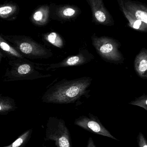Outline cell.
I'll return each mask as SVG.
<instances>
[{"mask_svg": "<svg viewBox=\"0 0 147 147\" xmlns=\"http://www.w3.org/2000/svg\"><path fill=\"white\" fill-rule=\"evenodd\" d=\"M92 79L84 77L72 80L63 79L48 88L41 98L43 102L57 104L73 103L89 94Z\"/></svg>", "mask_w": 147, "mask_h": 147, "instance_id": "1", "label": "cell"}, {"mask_svg": "<svg viewBox=\"0 0 147 147\" xmlns=\"http://www.w3.org/2000/svg\"><path fill=\"white\" fill-rule=\"evenodd\" d=\"M3 75V81L33 80L51 76L45 74L42 65L32 62L26 58L10 59Z\"/></svg>", "mask_w": 147, "mask_h": 147, "instance_id": "2", "label": "cell"}, {"mask_svg": "<svg viewBox=\"0 0 147 147\" xmlns=\"http://www.w3.org/2000/svg\"><path fill=\"white\" fill-rule=\"evenodd\" d=\"M2 35L14 48L26 58L47 59L53 56L52 52L50 49L36 42L29 36Z\"/></svg>", "mask_w": 147, "mask_h": 147, "instance_id": "3", "label": "cell"}, {"mask_svg": "<svg viewBox=\"0 0 147 147\" xmlns=\"http://www.w3.org/2000/svg\"><path fill=\"white\" fill-rule=\"evenodd\" d=\"M91 39L97 52L104 60L115 64L123 63L124 58L120 51L121 44L118 40L108 36L98 37L95 34Z\"/></svg>", "mask_w": 147, "mask_h": 147, "instance_id": "4", "label": "cell"}, {"mask_svg": "<svg viewBox=\"0 0 147 147\" xmlns=\"http://www.w3.org/2000/svg\"><path fill=\"white\" fill-rule=\"evenodd\" d=\"M44 140L52 141L56 147H72L69 129L64 120L50 117L46 125Z\"/></svg>", "mask_w": 147, "mask_h": 147, "instance_id": "5", "label": "cell"}, {"mask_svg": "<svg viewBox=\"0 0 147 147\" xmlns=\"http://www.w3.org/2000/svg\"><path fill=\"white\" fill-rule=\"evenodd\" d=\"M74 124L91 133L119 141L103 126L97 117L91 113L88 117L85 115L79 117L75 120Z\"/></svg>", "mask_w": 147, "mask_h": 147, "instance_id": "6", "label": "cell"}, {"mask_svg": "<svg viewBox=\"0 0 147 147\" xmlns=\"http://www.w3.org/2000/svg\"><path fill=\"white\" fill-rule=\"evenodd\" d=\"M49 7L50 18L62 23L75 20L82 13L78 7L72 4L51 3Z\"/></svg>", "mask_w": 147, "mask_h": 147, "instance_id": "7", "label": "cell"}, {"mask_svg": "<svg viewBox=\"0 0 147 147\" xmlns=\"http://www.w3.org/2000/svg\"><path fill=\"white\" fill-rule=\"evenodd\" d=\"M86 1L91 10L92 22L96 25L114 26L113 16L104 6L103 0H86Z\"/></svg>", "mask_w": 147, "mask_h": 147, "instance_id": "8", "label": "cell"}, {"mask_svg": "<svg viewBox=\"0 0 147 147\" xmlns=\"http://www.w3.org/2000/svg\"><path fill=\"white\" fill-rule=\"evenodd\" d=\"M121 11L147 24V7L138 1L117 0Z\"/></svg>", "mask_w": 147, "mask_h": 147, "instance_id": "9", "label": "cell"}, {"mask_svg": "<svg viewBox=\"0 0 147 147\" xmlns=\"http://www.w3.org/2000/svg\"><path fill=\"white\" fill-rule=\"evenodd\" d=\"M94 56L87 49H82L74 56H69L60 63L51 64L46 69V71L64 67L79 66L88 63L93 60Z\"/></svg>", "mask_w": 147, "mask_h": 147, "instance_id": "10", "label": "cell"}, {"mask_svg": "<svg viewBox=\"0 0 147 147\" xmlns=\"http://www.w3.org/2000/svg\"><path fill=\"white\" fill-rule=\"evenodd\" d=\"M50 7L47 4L37 7L30 16V21L37 26H45L50 21Z\"/></svg>", "mask_w": 147, "mask_h": 147, "instance_id": "11", "label": "cell"}, {"mask_svg": "<svg viewBox=\"0 0 147 147\" xmlns=\"http://www.w3.org/2000/svg\"><path fill=\"white\" fill-rule=\"evenodd\" d=\"M134 69L137 75L143 79L147 78V50L143 48L135 59Z\"/></svg>", "mask_w": 147, "mask_h": 147, "instance_id": "12", "label": "cell"}, {"mask_svg": "<svg viewBox=\"0 0 147 147\" xmlns=\"http://www.w3.org/2000/svg\"><path fill=\"white\" fill-rule=\"evenodd\" d=\"M20 8L18 4L10 2L0 4V18L7 21L15 20L19 14Z\"/></svg>", "mask_w": 147, "mask_h": 147, "instance_id": "13", "label": "cell"}, {"mask_svg": "<svg viewBox=\"0 0 147 147\" xmlns=\"http://www.w3.org/2000/svg\"><path fill=\"white\" fill-rule=\"evenodd\" d=\"M0 50L5 57H8L11 59H10L25 58L23 55L17 51L3 38L1 33H0Z\"/></svg>", "mask_w": 147, "mask_h": 147, "instance_id": "14", "label": "cell"}, {"mask_svg": "<svg viewBox=\"0 0 147 147\" xmlns=\"http://www.w3.org/2000/svg\"><path fill=\"white\" fill-rule=\"evenodd\" d=\"M17 109L15 100L8 96L0 95V115H7Z\"/></svg>", "mask_w": 147, "mask_h": 147, "instance_id": "15", "label": "cell"}, {"mask_svg": "<svg viewBox=\"0 0 147 147\" xmlns=\"http://www.w3.org/2000/svg\"><path fill=\"white\" fill-rule=\"evenodd\" d=\"M43 40L52 45L59 48H62L64 46V41L60 34L56 32H50L42 35Z\"/></svg>", "mask_w": 147, "mask_h": 147, "instance_id": "16", "label": "cell"}, {"mask_svg": "<svg viewBox=\"0 0 147 147\" xmlns=\"http://www.w3.org/2000/svg\"><path fill=\"white\" fill-rule=\"evenodd\" d=\"M33 129L25 131L10 145L0 147H25L29 141L33 134Z\"/></svg>", "mask_w": 147, "mask_h": 147, "instance_id": "17", "label": "cell"}, {"mask_svg": "<svg viewBox=\"0 0 147 147\" xmlns=\"http://www.w3.org/2000/svg\"><path fill=\"white\" fill-rule=\"evenodd\" d=\"M123 13L124 15L125 18L128 21V26L129 27L140 32H147V24H145L141 21L139 20L131 17L126 13Z\"/></svg>", "mask_w": 147, "mask_h": 147, "instance_id": "18", "label": "cell"}, {"mask_svg": "<svg viewBox=\"0 0 147 147\" xmlns=\"http://www.w3.org/2000/svg\"><path fill=\"white\" fill-rule=\"evenodd\" d=\"M129 104L136 105L141 107L147 111V96L144 94L140 97L137 98L135 100L132 101L129 103Z\"/></svg>", "mask_w": 147, "mask_h": 147, "instance_id": "19", "label": "cell"}, {"mask_svg": "<svg viewBox=\"0 0 147 147\" xmlns=\"http://www.w3.org/2000/svg\"><path fill=\"white\" fill-rule=\"evenodd\" d=\"M137 142L139 147H147V142L144 135L140 132L137 137Z\"/></svg>", "mask_w": 147, "mask_h": 147, "instance_id": "20", "label": "cell"}, {"mask_svg": "<svg viewBox=\"0 0 147 147\" xmlns=\"http://www.w3.org/2000/svg\"><path fill=\"white\" fill-rule=\"evenodd\" d=\"M86 147H96V146L93 141V139L91 137H90L88 140Z\"/></svg>", "mask_w": 147, "mask_h": 147, "instance_id": "21", "label": "cell"}, {"mask_svg": "<svg viewBox=\"0 0 147 147\" xmlns=\"http://www.w3.org/2000/svg\"><path fill=\"white\" fill-rule=\"evenodd\" d=\"M4 57H5V56H4V54L0 50V62L1 61L2 59Z\"/></svg>", "mask_w": 147, "mask_h": 147, "instance_id": "22", "label": "cell"}, {"mask_svg": "<svg viewBox=\"0 0 147 147\" xmlns=\"http://www.w3.org/2000/svg\"><path fill=\"white\" fill-rule=\"evenodd\" d=\"M43 147H47L46 146H43Z\"/></svg>", "mask_w": 147, "mask_h": 147, "instance_id": "23", "label": "cell"}]
</instances>
